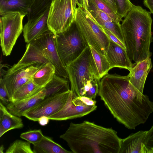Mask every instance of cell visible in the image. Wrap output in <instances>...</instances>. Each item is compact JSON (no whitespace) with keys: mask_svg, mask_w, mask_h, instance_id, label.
Returning <instances> with one entry per match:
<instances>
[{"mask_svg":"<svg viewBox=\"0 0 153 153\" xmlns=\"http://www.w3.org/2000/svg\"><path fill=\"white\" fill-rule=\"evenodd\" d=\"M74 153H119L121 138L112 128L88 121L71 123L59 136Z\"/></svg>","mask_w":153,"mask_h":153,"instance_id":"cell-2","label":"cell"},{"mask_svg":"<svg viewBox=\"0 0 153 153\" xmlns=\"http://www.w3.org/2000/svg\"><path fill=\"white\" fill-rule=\"evenodd\" d=\"M101 0L107 5L114 13L117 14V8L115 0Z\"/></svg>","mask_w":153,"mask_h":153,"instance_id":"cell-36","label":"cell"},{"mask_svg":"<svg viewBox=\"0 0 153 153\" xmlns=\"http://www.w3.org/2000/svg\"><path fill=\"white\" fill-rule=\"evenodd\" d=\"M143 4L150 10L151 13L153 14V0H143Z\"/></svg>","mask_w":153,"mask_h":153,"instance_id":"cell-37","label":"cell"},{"mask_svg":"<svg viewBox=\"0 0 153 153\" xmlns=\"http://www.w3.org/2000/svg\"><path fill=\"white\" fill-rule=\"evenodd\" d=\"M0 102L6 106L11 102L2 78H1L0 80Z\"/></svg>","mask_w":153,"mask_h":153,"instance_id":"cell-33","label":"cell"},{"mask_svg":"<svg viewBox=\"0 0 153 153\" xmlns=\"http://www.w3.org/2000/svg\"><path fill=\"white\" fill-rule=\"evenodd\" d=\"M100 79L94 76L87 80L81 89L78 96H84L95 100L98 94Z\"/></svg>","mask_w":153,"mask_h":153,"instance_id":"cell-26","label":"cell"},{"mask_svg":"<svg viewBox=\"0 0 153 153\" xmlns=\"http://www.w3.org/2000/svg\"><path fill=\"white\" fill-rule=\"evenodd\" d=\"M66 68L71 84L70 90L76 96H78L81 89L87 80L94 76L99 78L89 45L79 56L66 66Z\"/></svg>","mask_w":153,"mask_h":153,"instance_id":"cell-4","label":"cell"},{"mask_svg":"<svg viewBox=\"0 0 153 153\" xmlns=\"http://www.w3.org/2000/svg\"><path fill=\"white\" fill-rule=\"evenodd\" d=\"M98 94L113 117L128 129L144 123L153 112V102L132 85L128 75L108 73L100 81Z\"/></svg>","mask_w":153,"mask_h":153,"instance_id":"cell-1","label":"cell"},{"mask_svg":"<svg viewBox=\"0 0 153 153\" xmlns=\"http://www.w3.org/2000/svg\"><path fill=\"white\" fill-rule=\"evenodd\" d=\"M117 8V15L121 21L132 8L133 4L130 0H115Z\"/></svg>","mask_w":153,"mask_h":153,"instance_id":"cell-32","label":"cell"},{"mask_svg":"<svg viewBox=\"0 0 153 153\" xmlns=\"http://www.w3.org/2000/svg\"><path fill=\"white\" fill-rule=\"evenodd\" d=\"M150 153H153V148L150 150Z\"/></svg>","mask_w":153,"mask_h":153,"instance_id":"cell-42","label":"cell"},{"mask_svg":"<svg viewBox=\"0 0 153 153\" xmlns=\"http://www.w3.org/2000/svg\"><path fill=\"white\" fill-rule=\"evenodd\" d=\"M42 66L32 65L11 74H5L3 76L5 85L11 101L15 92L30 80Z\"/></svg>","mask_w":153,"mask_h":153,"instance_id":"cell-13","label":"cell"},{"mask_svg":"<svg viewBox=\"0 0 153 153\" xmlns=\"http://www.w3.org/2000/svg\"><path fill=\"white\" fill-rule=\"evenodd\" d=\"M24 126L22 119L15 115L0 102V137L8 131L21 128Z\"/></svg>","mask_w":153,"mask_h":153,"instance_id":"cell-19","label":"cell"},{"mask_svg":"<svg viewBox=\"0 0 153 153\" xmlns=\"http://www.w3.org/2000/svg\"><path fill=\"white\" fill-rule=\"evenodd\" d=\"M43 88L36 85L32 78L15 92L11 102H15L33 96L41 91Z\"/></svg>","mask_w":153,"mask_h":153,"instance_id":"cell-24","label":"cell"},{"mask_svg":"<svg viewBox=\"0 0 153 153\" xmlns=\"http://www.w3.org/2000/svg\"><path fill=\"white\" fill-rule=\"evenodd\" d=\"M4 148L3 145H1L0 147V153H3Z\"/></svg>","mask_w":153,"mask_h":153,"instance_id":"cell-41","label":"cell"},{"mask_svg":"<svg viewBox=\"0 0 153 153\" xmlns=\"http://www.w3.org/2000/svg\"><path fill=\"white\" fill-rule=\"evenodd\" d=\"M53 0H34L29 11L27 15L28 20L39 16L49 9Z\"/></svg>","mask_w":153,"mask_h":153,"instance_id":"cell-28","label":"cell"},{"mask_svg":"<svg viewBox=\"0 0 153 153\" xmlns=\"http://www.w3.org/2000/svg\"><path fill=\"white\" fill-rule=\"evenodd\" d=\"M55 74V67L49 62L42 65L33 75L32 79L38 85L44 87L52 79Z\"/></svg>","mask_w":153,"mask_h":153,"instance_id":"cell-23","label":"cell"},{"mask_svg":"<svg viewBox=\"0 0 153 153\" xmlns=\"http://www.w3.org/2000/svg\"><path fill=\"white\" fill-rule=\"evenodd\" d=\"M71 0H53L48 16L49 30L55 35L65 31L74 21Z\"/></svg>","mask_w":153,"mask_h":153,"instance_id":"cell-9","label":"cell"},{"mask_svg":"<svg viewBox=\"0 0 153 153\" xmlns=\"http://www.w3.org/2000/svg\"><path fill=\"white\" fill-rule=\"evenodd\" d=\"M25 15L11 12L0 17V45L3 55H10L16 42L23 31V20Z\"/></svg>","mask_w":153,"mask_h":153,"instance_id":"cell-7","label":"cell"},{"mask_svg":"<svg viewBox=\"0 0 153 153\" xmlns=\"http://www.w3.org/2000/svg\"><path fill=\"white\" fill-rule=\"evenodd\" d=\"M70 82L68 79L60 76L55 74L52 79L43 88L45 94V99L69 90Z\"/></svg>","mask_w":153,"mask_h":153,"instance_id":"cell-21","label":"cell"},{"mask_svg":"<svg viewBox=\"0 0 153 153\" xmlns=\"http://www.w3.org/2000/svg\"><path fill=\"white\" fill-rule=\"evenodd\" d=\"M49 120L48 117L45 116H43L39 119L38 121L41 125L45 126L48 123Z\"/></svg>","mask_w":153,"mask_h":153,"instance_id":"cell-38","label":"cell"},{"mask_svg":"<svg viewBox=\"0 0 153 153\" xmlns=\"http://www.w3.org/2000/svg\"><path fill=\"white\" fill-rule=\"evenodd\" d=\"M102 29L104 32L108 36L110 40L117 44L123 48L126 49L125 44L121 42L112 33L107 30Z\"/></svg>","mask_w":153,"mask_h":153,"instance_id":"cell-35","label":"cell"},{"mask_svg":"<svg viewBox=\"0 0 153 153\" xmlns=\"http://www.w3.org/2000/svg\"><path fill=\"white\" fill-rule=\"evenodd\" d=\"M55 38V35L49 30L30 43L39 49L54 66L56 75L68 79L66 66L59 55Z\"/></svg>","mask_w":153,"mask_h":153,"instance_id":"cell-10","label":"cell"},{"mask_svg":"<svg viewBox=\"0 0 153 153\" xmlns=\"http://www.w3.org/2000/svg\"><path fill=\"white\" fill-rule=\"evenodd\" d=\"M71 1L73 13L74 17L76 9L78 5V2L77 0H71Z\"/></svg>","mask_w":153,"mask_h":153,"instance_id":"cell-40","label":"cell"},{"mask_svg":"<svg viewBox=\"0 0 153 153\" xmlns=\"http://www.w3.org/2000/svg\"><path fill=\"white\" fill-rule=\"evenodd\" d=\"M145 146L150 151L153 148V124L151 128L148 131L146 138Z\"/></svg>","mask_w":153,"mask_h":153,"instance_id":"cell-34","label":"cell"},{"mask_svg":"<svg viewBox=\"0 0 153 153\" xmlns=\"http://www.w3.org/2000/svg\"><path fill=\"white\" fill-rule=\"evenodd\" d=\"M45 97V92L43 88L41 91L35 95L15 102H11L6 107L12 114L20 117L23 116L26 111L44 99Z\"/></svg>","mask_w":153,"mask_h":153,"instance_id":"cell-18","label":"cell"},{"mask_svg":"<svg viewBox=\"0 0 153 153\" xmlns=\"http://www.w3.org/2000/svg\"><path fill=\"white\" fill-rule=\"evenodd\" d=\"M44 135L40 129L30 130L22 133L20 137L33 145L39 143Z\"/></svg>","mask_w":153,"mask_h":153,"instance_id":"cell-31","label":"cell"},{"mask_svg":"<svg viewBox=\"0 0 153 153\" xmlns=\"http://www.w3.org/2000/svg\"><path fill=\"white\" fill-rule=\"evenodd\" d=\"M96 102L84 96H76L72 92L63 107L48 117L49 120L62 121L81 117L95 110Z\"/></svg>","mask_w":153,"mask_h":153,"instance_id":"cell-8","label":"cell"},{"mask_svg":"<svg viewBox=\"0 0 153 153\" xmlns=\"http://www.w3.org/2000/svg\"><path fill=\"white\" fill-rule=\"evenodd\" d=\"M152 65L149 56L134 65L128 75L130 83L140 93L143 94L145 83Z\"/></svg>","mask_w":153,"mask_h":153,"instance_id":"cell-15","label":"cell"},{"mask_svg":"<svg viewBox=\"0 0 153 153\" xmlns=\"http://www.w3.org/2000/svg\"><path fill=\"white\" fill-rule=\"evenodd\" d=\"M148 131H140L121 139L119 153H149L145 146Z\"/></svg>","mask_w":153,"mask_h":153,"instance_id":"cell-16","label":"cell"},{"mask_svg":"<svg viewBox=\"0 0 153 153\" xmlns=\"http://www.w3.org/2000/svg\"><path fill=\"white\" fill-rule=\"evenodd\" d=\"M49 9L37 17L28 20L25 25L22 31L26 42L30 43L49 30L47 24Z\"/></svg>","mask_w":153,"mask_h":153,"instance_id":"cell-14","label":"cell"},{"mask_svg":"<svg viewBox=\"0 0 153 153\" xmlns=\"http://www.w3.org/2000/svg\"><path fill=\"white\" fill-rule=\"evenodd\" d=\"M97 8L109 16L115 22L120 24L121 21L116 13L105 3L101 0H88Z\"/></svg>","mask_w":153,"mask_h":153,"instance_id":"cell-30","label":"cell"},{"mask_svg":"<svg viewBox=\"0 0 153 153\" xmlns=\"http://www.w3.org/2000/svg\"><path fill=\"white\" fill-rule=\"evenodd\" d=\"M83 8L85 10L90 17L102 29L107 30L111 32L121 42L125 44L120 24L114 21H105L98 17H93L86 8Z\"/></svg>","mask_w":153,"mask_h":153,"instance_id":"cell-25","label":"cell"},{"mask_svg":"<svg viewBox=\"0 0 153 153\" xmlns=\"http://www.w3.org/2000/svg\"><path fill=\"white\" fill-rule=\"evenodd\" d=\"M6 153H34L27 141L17 140L10 144L6 150Z\"/></svg>","mask_w":153,"mask_h":153,"instance_id":"cell-29","label":"cell"},{"mask_svg":"<svg viewBox=\"0 0 153 153\" xmlns=\"http://www.w3.org/2000/svg\"><path fill=\"white\" fill-rule=\"evenodd\" d=\"M151 13L133 4L121 24L128 56L135 64L151 56Z\"/></svg>","mask_w":153,"mask_h":153,"instance_id":"cell-3","label":"cell"},{"mask_svg":"<svg viewBox=\"0 0 153 153\" xmlns=\"http://www.w3.org/2000/svg\"><path fill=\"white\" fill-rule=\"evenodd\" d=\"M34 0H0V15L16 12L27 15Z\"/></svg>","mask_w":153,"mask_h":153,"instance_id":"cell-20","label":"cell"},{"mask_svg":"<svg viewBox=\"0 0 153 153\" xmlns=\"http://www.w3.org/2000/svg\"><path fill=\"white\" fill-rule=\"evenodd\" d=\"M92 56L97 68L99 77L102 78L111 68L105 56L102 55L90 46Z\"/></svg>","mask_w":153,"mask_h":153,"instance_id":"cell-27","label":"cell"},{"mask_svg":"<svg viewBox=\"0 0 153 153\" xmlns=\"http://www.w3.org/2000/svg\"><path fill=\"white\" fill-rule=\"evenodd\" d=\"M70 89L62 93L45 98L23 114L28 119L38 121L43 116L48 117L60 110L64 106L72 92Z\"/></svg>","mask_w":153,"mask_h":153,"instance_id":"cell-11","label":"cell"},{"mask_svg":"<svg viewBox=\"0 0 153 153\" xmlns=\"http://www.w3.org/2000/svg\"><path fill=\"white\" fill-rule=\"evenodd\" d=\"M59 56L66 66L76 59L88 45L74 20L65 31L55 35Z\"/></svg>","mask_w":153,"mask_h":153,"instance_id":"cell-5","label":"cell"},{"mask_svg":"<svg viewBox=\"0 0 153 153\" xmlns=\"http://www.w3.org/2000/svg\"><path fill=\"white\" fill-rule=\"evenodd\" d=\"M105 56L111 69L117 67L129 71L133 66L128 56L126 49L111 40Z\"/></svg>","mask_w":153,"mask_h":153,"instance_id":"cell-17","label":"cell"},{"mask_svg":"<svg viewBox=\"0 0 153 153\" xmlns=\"http://www.w3.org/2000/svg\"><path fill=\"white\" fill-rule=\"evenodd\" d=\"M34 153H71L50 137L44 135L41 141L33 145Z\"/></svg>","mask_w":153,"mask_h":153,"instance_id":"cell-22","label":"cell"},{"mask_svg":"<svg viewBox=\"0 0 153 153\" xmlns=\"http://www.w3.org/2000/svg\"><path fill=\"white\" fill-rule=\"evenodd\" d=\"M77 6L82 8H87L89 6L88 0H77Z\"/></svg>","mask_w":153,"mask_h":153,"instance_id":"cell-39","label":"cell"},{"mask_svg":"<svg viewBox=\"0 0 153 153\" xmlns=\"http://www.w3.org/2000/svg\"><path fill=\"white\" fill-rule=\"evenodd\" d=\"M74 20L89 45L100 53L106 56L110 40L102 28L80 7L76 9Z\"/></svg>","mask_w":153,"mask_h":153,"instance_id":"cell-6","label":"cell"},{"mask_svg":"<svg viewBox=\"0 0 153 153\" xmlns=\"http://www.w3.org/2000/svg\"><path fill=\"white\" fill-rule=\"evenodd\" d=\"M49 62L39 49L29 43H27L25 51L21 59L9 69L6 74H11L32 65L40 66Z\"/></svg>","mask_w":153,"mask_h":153,"instance_id":"cell-12","label":"cell"}]
</instances>
